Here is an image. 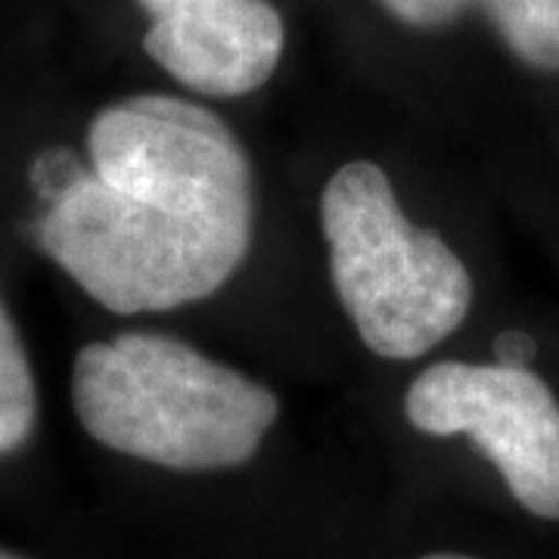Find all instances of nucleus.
Returning <instances> with one entry per match:
<instances>
[{"instance_id": "4", "label": "nucleus", "mask_w": 559, "mask_h": 559, "mask_svg": "<svg viewBox=\"0 0 559 559\" xmlns=\"http://www.w3.org/2000/svg\"><path fill=\"white\" fill-rule=\"evenodd\" d=\"M404 414L426 436H466L532 516L559 520V401L528 367L441 360L411 382Z\"/></svg>"}, {"instance_id": "10", "label": "nucleus", "mask_w": 559, "mask_h": 559, "mask_svg": "<svg viewBox=\"0 0 559 559\" xmlns=\"http://www.w3.org/2000/svg\"><path fill=\"white\" fill-rule=\"evenodd\" d=\"M187 3H197V0H138V7L150 16V20H159L165 13H175Z\"/></svg>"}, {"instance_id": "1", "label": "nucleus", "mask_w": 559, "mask_h": 559, "mask_svg": "<svg viewBox=\"0 0 559 559\" xmlns=\"http://www.w3.org/2000/svg\"><path fill=\"white\" fill-rule=\"evenodd\" d=\"M91 171L50 200L38 242L103 308L168 311L209 299L252 242V165L190 100L140 94L87 131Z\"/></svg>"}, {"instance_id": "12", "label": "nucleus", "mask_w": 559, "mask_h": 559, "mask_svg": "<svg viewBox=\"0 0 559 559\" xmlns=\"http://www.w3.org/2000/svg\"><path fill=\"white\" fill-rule=\"evenodd\" d=\"M0 559H22V557H16V554H7V550H0Z\"/></svg>"}, {"instance_id": "11", "label": "nucleus", "mask_w": 559, "mask_h": 559, "mask_svg": "<svg viewBox=\"0 0 559 559\" xmlns=\"http://www.w3.org/2000/svg\"><path fill=\"white\" fill-rule=\"evenodd\" d=\"M419 559H479V557H463V554H426Z\"/></svg>"}, {"instance_id": "2", "label": "nucleus", "mask_w": 559, "mask_h": 559, "mask_svg": "<svg viewBox=\"0 0 559 559\" xmlns=\"http://www.w3.org/2000/svg\"><path fill=\"white\" fill-rule=\"evenodd\" d=\"M72 404L103 448L178 473L252 460L280 417L277 395L261 382L162 333L84 345L72 367Z\"/></svg>"}, {"instance_id": "3", "label": "nucleus", "mask_w": 559, "mask_h": 559, "mask_svg": "<svg viewBox=\"0 0 559 559\" xmlns=\"http://www.w3.org/2000/svg\"><path fill=\"white\" fill-rule=\"evenodd\" d=\"M320 224L336 296L380 358H419L466 320L473 305L466 264L436 230L407 221L377 162H345L326 180Z\"/></svg>"}, {"instance_id": "7", "label": "nucleus", "mask_w": 559, "mask_h": 559, "mask_svg": "<svg viewBox=\"0 0 559 559\" xmlns=\"http://www.w3.org/2000/svg\"><path fill=\"white\" fill-rule=\"evenodd\" d=\"M510 53L538 72H559V0H479Z\"/></svg>"}, {"instance_id": "6", "label": "nucleus", "mask_w": 559, "mask_h": 559, "mask_svg": "<svg viewBox=\"0 0 559 559\" xmlns=\"http://www.w3.org/2000/svg\"><path fill=\"white\" fill-rule=\"evenodd\" d=\"M38 389L20 330L0 299V457L20 451L35 432Z\"/></svg>"}, {"instance_id": "8", "label": "nucleus", "mask_w": 559, "mask_h": 559, "mask_svg": "<svg viewBox=\"0 0 559 559\" xmlns=\"http://www.w3.org/2000/svg\"><path fill=\"white\" fill-rule=\"evenodd\" d=\"M382 10L411 28H444L463 16L469 0H380Z\"/></svg>"}, {"instance_id": "5", "label": "nucleus", "mask_w": 559, "mask_h": 559, "mask_svg": "<svg viewBox=\"0 0 559 559\" xmlns=\"http://www.w3.org/2000/svg\"><path fill=\"white\" fill-rule=\"evenodd\" d=\"M283 44V20L267 0H197L143 35V50L171 79L209 97L255 94L277 72Z\"/></svg>"}, {"instance_id": "9", "label": "nucleus", "mask_w": 559, "mask_h": 559, "mask_svg": "<svg viewBox=\"0 0 559 559\" xmlns=\"http://www.w3.org/2000/svg\"><path fill=\"white\" fill-rule=\"evenodd\" d=\"M538 345L528 333H500L498 342H495V355H498V364H507V367H528V360L535 358Z\"/></svg>"}]
</instances>
